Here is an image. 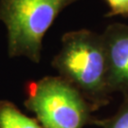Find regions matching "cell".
Listing matches in <instances>:
<instances>
[{
	"mask_svg": "<svg viewBox=\"0 0 128 128\" xmlns=\"http://www.w3.org/2000/svg\"><path fill=\"white\" fill-rule=\"evenodd\" d=\"M109 6L108 16L118 14H128V0H106Z\"/></svg>",
	"mask_w": 128,
	"mask_h": 128,
	"instance_id": "52a82bcc",
	"label": "cell"
},
{
	"mask_svg": "<svg viewBox=\"0 0 128 128\" xmlns=\"http://www.w3.org/2000/svg\"><path fill=\"white\" fill-rule=\"evenodd\" d=\"M25 105L43 128H82L89 117L84 96L60 76H46L27 87Z\"/></svg>",
	"mask_w": 128,
	"mask_h": 128,
	"instance_id": "3957f363",
	"label": "cell"
},
{
	"mask_svg": "<svg viewBox=\"0 0 128 128\" xmlns=\"http://www.w3.org/2000/svg\"><path fill=\"white\" fill-rule=\"evenodd\" d=\"M0 128H43L9 101H0Z\"/></svg>",
	"mask_w": 128,
	"mask_h": 128,
	"instance_id": "5b68a950",
	"label": "cell"
},
{
	"mask_svg": "<svg viewBox=\"0 0 128 128\" xmlns=\"http://www.w3.org/2000/svg\"><path fill=\"white\" fill-rule=\"evenodd\" d=\"M104 128H128V97L124 98L119 111L104 122Z\"/></svg>",
	"mask_w": 128,
	"mask_h": 128,
	"instance_id": "8992f818",
	"label": "cell"
},
{
	"mask_svg": "<svg viewBox=\"0 0 128 128\" xmlns=\"http://www.w3.org/2000/svg\"><path fill=\"white\" fill-rule=\"evenodd\" d=\"M104 44L107 84L110 94L120 92L128 97V26L114 23L102 33Z\"/></svg>",
	"mask_w": 128,
	"mask_h": 128,
	"instance_id": "277c9868",
	"label": "cell"
},
{
	"mask_svg": "<svg viewBox=\"0 0 128 128\" xmlns=\"http://www.w3.org/2000/svg\"><path fill=\"white\" fill-rule=\"evenodd\" d=\"M52 66L60 77L76 87L84 98L102 102L110 94L102 34L89 30L64 33Z\"/></svg>",
	"mask_w": 128,
	"mask_h": 128,
	"instance_id": "6da1fadb",
	"label": "cell"
},
{
	"mask_svg": "<svg viewBox=\"0 0 128 128\" xmlns=\"http://www.w3.org/2000/svg\"><path fill=\"white\" fill-rule=\"evenodd\" d=\"M78 0H0V20L7 28L8 53L38 64L43 39L58 14Z\"/></svg>",
	"mask_w": 128,
	"mask_h": 128,
	"instance_id": "7a4b0ae2",
	"label": "cell"
}]
</instances>
